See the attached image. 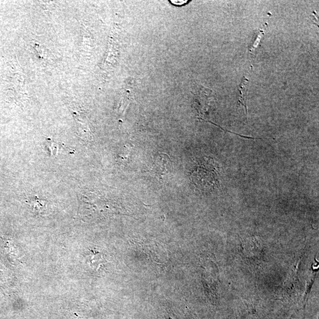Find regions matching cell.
<instances>
[{
  "label": "cell",
  "instance_id": "cell-1",
  "mask_svg": "<svg viewBox=\"0 0 319 319\" xmlns=\"http://www.w3.org/2000/svg\"><path fill=\"white\" fill-rule=\"evenodd\" d=\"M193 185L198 191L210 192L218 188L219 168L211 158L198 159L193 165L190 175Z\"/></svg>",
  "mask_w": 319,
  "mask_h": 319
},
{
  "label": "cell",
  "instance_id": "cell-2",
  "mask_svg": "<svg viewBox=\"0 0 319 319\" xmlns=\"http://www.w3.org/2000/svg\"><path fill=\"white\" fill-rule=\"evenodd\" d=\"M194 108L197 111L198 118L203 121H207L208 118L209 110L213 109V92L209 89L200 85L196 88Z\"/></svg>",
  "mask_w": 319,
  "mask_h": 319
},
{
  "label": "cell",
  "instance_id": "cell-3",
  "mask_svg": "<svg viewBox=\"0 0 319 319\" xmlns=\"http://www.w3.org/2000/svg\"><path fill=\"white\" fill-rule=\"evenodd\" d=\"M171 166L172 162L170 158L166 155L160 154L153 160L150 172L162 180L165 176L169 175Z\"/></svg>",
  "mask_w": 319,
  "mask_h": 319
},
{
  "label": "cell",
  "instance_id": "cell-4",
  "mask_svg": "<svg viewBox=\"0 0 319 319\" xmlns=\"http://www.w3.org/2000/svg\"><path fill=\"white\" fill-rule=\"evenodd\" d=\"M248 80L247 78L243 77L242 83L239 87L240 98L239 102L242 106L244 107L246 114L247 115V105H246V94H247V85Z\"/></svg>",
  "mask_w": 319,
  "mask_h": 319
},
{
  "label": "cell",
  "instance_id": "cell-5",
  "mask_svg": "<svg viewBox=\"0 0 319 319\" xmlns=\"http://www.w3.org/2000/svg\"><path fill=\"white\" fill-rule=\"evenodd\" d=\"M264 35V30L260 29L257 32L255 33L253 38L250 44V46L249 47V52L252 53L253 51L255 50L256 48L260 44V42L262 37Z\"/></svg>",
  "mask_w": 319,
  "mask_h": 319
},
{
  "label": "cell",
  "instance_id": "cell-6",
  "mask_svg": "<svg viewBox=\"0 0 319 319\" xmlns=\"http://www.w3.org/2000/svg\"><path fill=\"white\" fill-rule=\"evenodd\" d=\"M170 2H172L173 4L177 5H183V4H185L186 2H188L187 1H170Z\"/></svg>",
  "mask_w": 319,
  "mask_h": 319
}]
</instances>
